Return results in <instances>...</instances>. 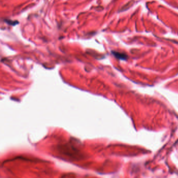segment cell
Instances as JSON below:
<instances>
[{"label":"cell","instance_id":"cell-1","mask_svg":"<svg viewBox=\"0 0 178 178\" xmlns=\"http://www.w3.org/2000/svg\"><path fill=\"white\" fill-rule=\"evenodd\" d=\"M112 53L113 54V55L116 58L120 60H125L127 59V58H128V56L124 53H120V52H118L116 51H112Z\"/></svg>","mask_w":178,"mask_h":178},{"label":"cell","instance_id":"cell-2","mask_svg":"<svg viewBox=\"0 0 178 178\" xmlns=\"http://www.w3.org/2000/svg\"><path fill=\"white\" fill-rule=\"evenodd\" d=\"M5 21H6V22L7 23H8V24H10V22H9V21H10V20H5ZM11 23H12L11 25H16V24H18V23L16 22V21H11Z\"/></svg>","mask_w":178,"mask_h":178}]
</instances>
